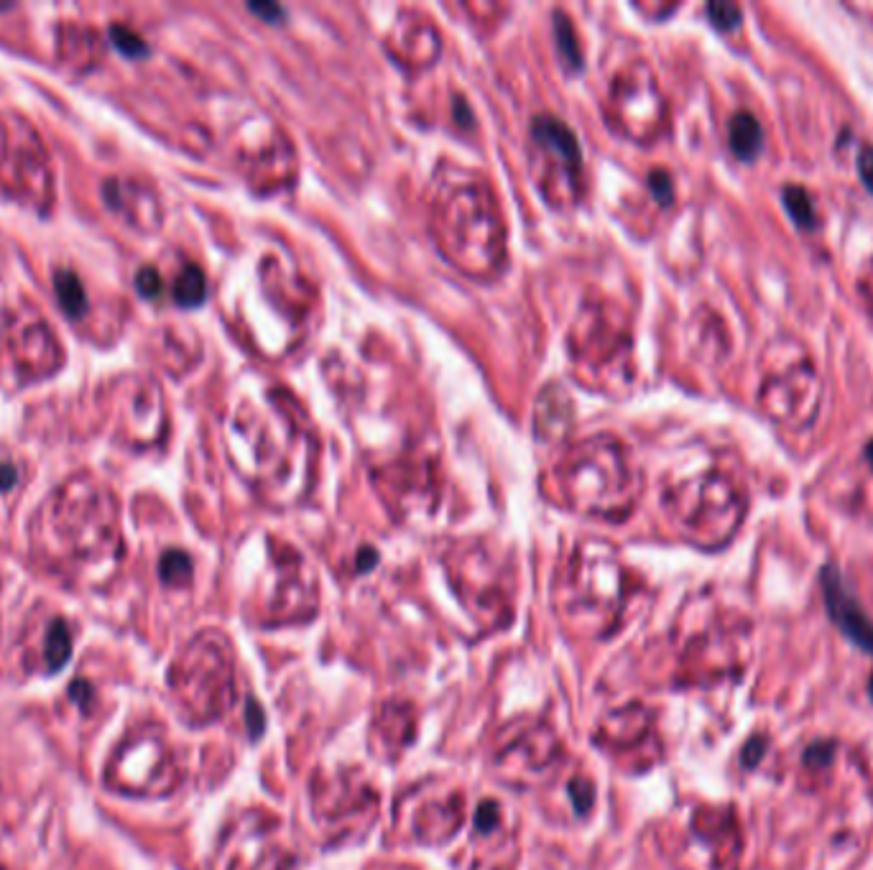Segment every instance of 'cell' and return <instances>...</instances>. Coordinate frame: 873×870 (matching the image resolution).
<instances>
[{"label": "cell", "instance_id": "cell-10", "mask_svg": "<svg viewBox=\"0 0 873 870\" xmlns=\"http://www.w3.org/2000/svg\"><path fill=\"white\" fill-rule=\"evenodd\" d=\"M822 595H825L830 618L843 631V636L851 638L858 649L873 654V620L868 618L866 610L861 608L851 587L845 585L843 575L835 567L822 569Z\"/></svg>", "mask_w": 873, "mask_h": 870}, {"label": "cell", "instance_id": "cell-15", "mask_svg": "<svg viewBox=\"0 0 873 870\" xmlns=\"http://www.w3.org/2000/svg\"><path fill=\"white\" fill-rule=\"evenodd\" d=\"M54 286H57V296L62 302L64 312L72 314V317H80L87 312V294L82 281L77 279L72 271H59L54 276Z\"/></svg>", "mask_w": 873, "mask_h": 870}, {"label": "cell", "instance_id": "cell-7", "mask_svg": "<svg viewBox=\"0 0 873 870\" xmlns=\"http://www.w3.org/2000/svg\"><path fill=\"white\" fill-rule=\"evenodd\" d=\"M228 870H291L294 855L276 835V822L261 814H246L230 840Z\"/></svg>", "mask_w": 873, "mask_h": 870}, {"label": "cell", "instance_id": "cell-6", "mask_svg": "<svg viewBox=\"0 0 873 870\" xmlns=\"http://www.w3.org/2000/svg\"><path fill=\"white\" fill-rule=\"evenodd\" d=\"M399 817L419 842H447L465 817V797L452 786H419L399 804Z\"/></svg>", "mask_w": 873, "mask_h": 870}, {"label": "cell", "instance_id": "cell-3", "mask_svg": "<svg viewBox=\"0 0 873 870\" xmlns=\"http://www.w3.org/2000/svg\"><path fill=\"white\" fill-rule=\"evenodd\" d=\"M177 689L197 720H215L235 702V666L223 636L205 633L179 661Z\"/></svg>", "mask_w": 873, "mask_h": 870}, {"label": "cell", "instance_id": "cell-24", "mask_svg": "<svg viewBox=\"0 0 873 870\" xmlns=\"http://www.w3.org/2000/svg\"><path fill=\"white\" fill-rule=\"evenodd\" d=\"M858 174H861L868 192L873 194V148L868 146L861 148V154H858Z\"/></svg>", "mask_w": 873, "mask_h": 870}, {"label": "cell", "instance_id": "cell-26", "mask_svg": "<svg viewBox=\"0 0 873 870\" xmlns=\"http://www.w3.org/2000/svg\"><path fill=\"white\" fill-rule=\"evenodd\" d=\"M251 11L253 13H263V16H281V8L279 6H271V3H251Z\"/></svg>", "mask_w": 873, "mask_h": 870}, {"label": "cell", "instance_id": "cell-4", "mask_svg": "<svg viewBox=\"0 0 873 870\" xmlns=\"http://www.w3.org/2000/svg\"><path fill=\"white\" fill-rule=\"evenodd\" d=\"M442 243L455 248V261L491 266L501 253V220L491 197L478 187H460L440 207Z\"/></svg>", "mask_w": 873, "mask_h": 870}, {"label": "cell", "instance_id": "cell-25", "mask_svg": "<svg viewBox=\"0 0 873 870\" xmlns=\"http://www.w3.org/2000/svg\"><path fill=\"white\" fill-rule=\"evenodd\" d=\"M16 483V470L11 465H0V488L6 490Z\"/></svg>", "mask_w": 873, "mask_h": 870}, {"label": "cell", "instance_id": "cell-21", "mask_svg": "<svg viewBox=\"0 0 873 870\" xmlns=\"http://www.w3.org/2000/svg\"><path fill=\"white\" fill-rule=\"evenodd\" d=\"M110 36H113L115 46L123 49L126 54H131V57H138V54L146 52L141 36H136L131 29H126V26H113V29H110Z\"/></svg>", "mask_w": 873, "mask_h": 870}, {"label": "cell", "instance_id": "cell-2", "mask_svg": "<svg viewBox=\"0 0 873 870\" xmlns=\"http://www.w3.org/2000/svg\"><path fill=\"white\" fill-rule=\"evenodd\" d=\"M562 483L570 503L582 513L616 518L631 501L621 447L611 439H590L577 447L567 460Z\"/></svg>", "mask_w": 873, "mask_h": 870}, {"label": "cell", "instance_id": "cell-1", "mask_svg": "<svg viewBox=\"0 0 873 870\" xmlns=\"http://www.w3.org/2000/svg\"><path fill=\"white\" fill-rule=\"evenodd\" d=\"M626 598L623 567L603 541H585L565 580V613L590 636H608L618 626Z\"/></svg>", "mask_w": 873, "mask_h": 870}, {"label": "cell", "instance_id": "cell-12", "mask_svg": "<svg viewBox=\"0 0 873 870\" xmlns=\"http://www.w3.org/2000/svg\"><path fill=\"white\" fill-rule=\"evenodd\" d=\"M414 712L409 705H396V702H386L378 712L376 723H373V733L378 735V748L386 751V756H399L406 745L414 738Z\"/></svg>", "mask_w": 873, "mask_h": 870}, {"label": "cell", "instance_id": "cell-8", "mask_svg": "<svg viewBox=\"0 0 873 870\" xmlns=\"http://www.w3.org/2000/svg\"><path fill=\"white\" fill-rule=\"evenodd\" d=\"M314 807L330 825H348L355 817H368L378 809V794L368 781L360 779L358 771L340 768L327 784L314 789Z\"/></svg>", "mask_w": 873, "mask_h": 870}, {"label": "cell", "instance_id": "cell-22", "mask_svg": "<svg viewBox=\"0 0 873 870\" xmlns=\"http://www.w3.org/2000/svg\"><path fill=\"white\" fill-rule=\"evenodd\" d=\"M570 794H572V799H575L577 812H580V809L582 812H588V809L593 807L595 791H593V786H590L588 779H580V776H577V779H572Z\"/></svg>", "mask_w": 873, "mask_h": 870}, {"label": "cell", "instance_id": "cell-20", "mask_svg": "<svg viewBox=\"0 0 873 870\" xmlns=\"http://www.w3.org/2000/svg\"><path fill=\"white\" fill-rule=\"evenodd\" d=\"M554 29H557V39L562 41L560 49H562V57L567 59V64H572V67H582V57H580V52H577L575 36H572V29H570V23H567V18L557 16V21H554Z\"/></svg>", "mask_w": 873, "mask_h": 870}, {"label": "cell", "instance_id": "cell-18", "mask_svg": "<svg viewBox=\"0 0 873 870\" xmlns=\"http://www.w3.org/2000/svg\"><path fill=\"white\" fill-rule=\"evenodd\" d=\"M159 572L169 585H182L192 577V559L184 552H166L164 559H161Z\"/></svg>", "mask_w": 873, "mask_h": 870}, {"label": "cell", "instance_id": "cell-23", "mask_svg": "<svg viewBox=\"0 0 873 870\" xmlns=\"http://www.w3.org/2000/svg\"><path fill=\"white\" fill-rule=\"evenodd\" d=\"M161 276L156 268H141L136 276V289L141 291L143 296H149V299H154V296L161 294Z\"/></svg>", "mask_w": 873, "mask_h": 870}, {"label": "cell", "instance_id": "cell-16", "mask_svg": "<svg viewBox=\"0 0 873 870\" xmlns=\"http://www.w3.org/2000/svg\"><path fill=\"white\" fill-rule=\"evenodd\" d=\"M784 207H787L789 217L797 222L802 230L815 228V207H812L810 194L802 187H787L784 189Z\"/></svg>", "mask_w": 873, "mask_h": 870}, {"label": "cell", "instance_id": "cell-13", "mask_svg": "<svg viewBox=\"0 0 873 870\" xmlns=\"http://www.w3.org/2000/svg\"><path fill=\"white\" fill-rule=\"evenodd\" d=\"M731 148L741 161H754L764 148V128L751 113H738L731 120Z\"/></svg>", "mask_w": 873, "mask_h": 870}, {"label": "cell", "instance_id": "cell-17", "mask_svg": "<svg viewBox=\"0 0 873 870\" xmlns=\"http://www.w3.org/2000/svg\"><path fill=\"white\" fill-rule=\"evenodd\" d=\"M72 654V638L64 623H54L52 633L46 638V661H49V669H59L64 661Z\"/></svg>", "mask_w": 873, "mask_h": 870}, {"label": "cell", "instance_id": "cell-5", "mask_svg": "<svg viewBox=\"0 0 873 870\" xmlns=\"http://www.w3.org/2000/svg\"><path fill=\"white\" fill-rule=\"evenodd\" d=\"M562 756V743L549 725L537 720H516L496 740L493 768L508 784L529 786L549 774Z\"/></svg>", "mask_w": 873, "mask_h": 870}, {"label": "cell", "instance_id": "cell-14", "mask_svg": "<svg viewBox=\"0 0 873 870\" xmlns=\"http://www.w3.org/2000/svg\"><path fill=\"white\" fill-rule=\"evenodd\" d=\"M205 296H207L205 273L189 263V266L182 268L177 281H174V299H177V304H182V307H197V304L205 302Z\"/></svg>", "mask_w": 873, "mask_h": 870}, {"label": "cell", "instance_id": "cell-19", "mask_svg": "<svg viewBox=\"0 0 873 870\" xmlns=\"http://www.w3.org/2000/svg\"><path fill=\"white\" fill-rule=\"evenodd\" d=\"M708 16L715 29L731 31L741 23V8L733 6V3H710Z\"/></svg>", "mask_w": 873, "mask_h": 870}, {"label": "cell", "instance_id": "cell-9", "mask_svg": "<svg viewBox=\"0 0 873 870\" xmlns=\"http://www.w3.org/2000/svg\"><path fill=\"white\" fill-rule=\"evenodd\" d=\"M279 567V582L269 600L271 620L276 623H291V620H307L317 610V580L312 577L297 554H286Z\"/></svg>", "mask_w": 873, "mask_h": 870}, {"label": "cell", "instance_id": "cell-11", "mask_svg": "<svg viewBox=\"0 0 873 870\" xmlns=\"http://www.w3.org/2000/svg\"><path fill=\"white\" fill-rule=\"evenodd\" d=\"M534 143L542 148V154L552 161V166H560V174L577 194V171H580V146L577 138L562 120L537 118L534 120Z\"/></svg>", "mask_w": 873, "mask_h": 870}]
</instances>
